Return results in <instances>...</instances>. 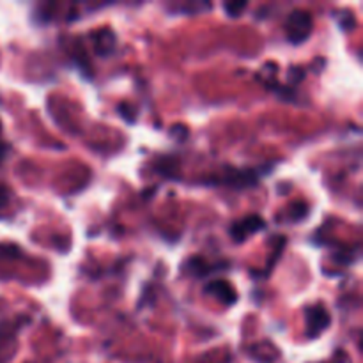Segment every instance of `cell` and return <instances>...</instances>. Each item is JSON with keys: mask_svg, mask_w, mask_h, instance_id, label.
<instances>
[{"mask_svg": "<svg viewBox=\"0 0 363 363\" xmlns=\"http://www.w3.org/2000/svg\"><path fill=\"white\" fill-rule=\"evenodd\" d=\"M206 293L215 296L216 300L222 301L223 305H234L238 301L236 291H234L233 286H230L229 282H225V280H215V282H211L206 287Z\"/></svg>", "mask_w": 363, "mask_h": 363, "instance_id": "277c9868", "label": "cell"}, {"mask_svg": "<svg viewBox=\"0 0 363 363\" xmlns=\"http://www.w3.org/2000/svg\"><path fill=\"white\" fill-rule=\"evenodd\" d=\"M223 183L229 184V186H254L257 183V177H255L254 170H229L227 176L223 177Z\"/></svg>", "mask_w": 363, "mask_h": 363, "instance_id": "5b68a950", "label": "cell"}, {"mask_svg": "<svg viewBox=\"0 0 363 363\" xmlns=\"http://www.w3.org/2000/svg\"><path fill=\"white\" fill-rule=\"evenodd\" d=\"M4 155H6V145H0V162L4 160Z\"/></svg>", "mask_w": 363, "mask_h": 363, "instance_id": "ba28073f", "label": "cell"}, {"mask_svg": "<svg viewBox=\"0 0 363 363\" xmlns=\"http://www.w3.org/2000/svg\"><path fill=\"white\" fill-rule=\"evenodd\" d=\"M312 34V14L305 9H294L287 16L286 35L287 41L293 45H300Z\"/></svg>", "mask_w": 363, "mask_h": 363, "instance_id": "6da1fadb", "label": "cell"}, {"mask_svg": "<svg viewBox=\"0 0 363 363\" xmlns=\"http://www.w3.org/2000/svg\"><path fill=\"white\" fill-rule=\"evenodd\" d=\"M305 318H307V335L311 339H315L318 335H321L330 326V321H332L328 311L321 303L308 307L305 311Z\"/></svg>", "mask_w": 363, "mask_h": 363, "instance_id": "7a4b0ae2", "label": "cell"}, {"mask_svg": "<svg viewBox=\"0 0 363 363\" xmlns=\"http://www.w3.org/2000/svg\"><path fill=\"white\" fill-rule=\"evenodd\" d=\"M0 131H2V124H0Z\"/></svg>", "mask_w": 363, "mask_h": 363, "instance_id": "9c48e42d", "label": "cell"}, {"mask_svg": "<svg viewBox=\"0 0 363 363\" xmlns=\"http://www.w3.org/2000/svg\"><path fill=\"white\" fill-rule=\"evenodd\" d=\"M223 9H225V13L229 16H240L241 11L247 9V2H227L223 4Z\"/></svg>", "mask_w": 363, "mask_h": 363, "instance_id": "8992f818", "label": "cell"}, {"mask_svg": "<svg viewBox=\"0 0 363 363\" xmlns=\"http://www.w3.org/2000/svg\"><path fill=\"white\" fill-rule=\"evenodd\" d=\"M264 227H266L264 220H262L259 215L245 216V218L238 220V222L233 223V227H230V236H233L234 241L241 243V241L247 240L248 236L259 233V230H262Z\"/></svg>", "mask_w": 363, "mask_h": 363, "instance_id": "3957f363", "label": "cell"}, {"mask_svg": "<svg viewBox=\"0 0 363 363\" xmlns=\"http://www.w3.org/2000/svg\"><path fill=\"white\" fill-rule=\"evenodd\" d=\"M7 197H9V191H7L6 186L0 184V208H4L7 204Z\"/></svg>", "mask_w": 363, "mask_h": 363, "instance_id": "52a82bcc", "label": "cell"}]
</instances>
